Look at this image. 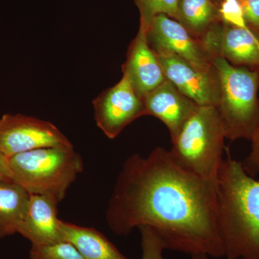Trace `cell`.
I'll use <instances>...</instances> for the list:
<instances>
[{"mask_svg":"<svg viewBox=\"0 0 259 259\" xmlns=\"http://www.w3.org/2000/svg\"><path fill=\"white\" fill-rule=\"evenodd\" d=\"M141 15L140 25L147 30L152 19L158 15H166L177 20L178 0H135Z\"/></svg>","mask_w":259,"mask_h":259,"instance_id":"obj_17","label":"cell"},{"mask_svg":"<svg viewBox=\"0 0 259 259\" xmlns=\"http://www.w3.org/2000/svg\"><path fill=\"white\" fill-rule=\"evenodd\" d=\"M30 254L31 259H85L66 241L47 246H32Z\"/></svg>","mask_w":259,"mask_h":259,"instance_id":"obj_18","label":"cell"},{"mask_svg":"<svg viewBox=\"0 0 259 259\" xmlns=\"http://www.w3.org/2000/svg\"><path fill=\"white\" fill-rule=\"evenodd\" d=\"M139 229L141 235V259H164L163 256V250H166L164 245L152 228L143 226H140Z\"/></svg>","mask_w":259,"mask_h":259,"instance_id":"obj_19","label":"cell"},{"mask_svg":"<svg viewBox=\"0 0 259 259\" xmlns=\"http://www.w3.org/2000/svg\"><path fill=\"white\" fill-rule=\"evenodd\" d=\"M142 99L146 115H152L162 121L169 131L171 141L197 106L167 79Z\"/></svg>","mask_w":259,"mask_h":259,"instance_id":"obj_13","label":"cell"},{"mask_svg":"<svg viewBox=\"0 0 259 259\" xmlns=\"http://www.w3.org/2000/svg\"><path fill=\"white\" fill-rule=\"evenodd\" d=\"M217 180L218 224L228 259H259V182L226 148Z\"/></svg>","mask_w":259,"mask_h":259,"instance_id":"obj_2","label":"cell"},{"mask_svg":"<svg viewBox=\"0 0 259 259\" xmlns=\"http://www.w3.org/2000/svg\"><path fill=\"white\" fill-rule=\"evenodd\" d=\"M155 53L166 79L181 93L199 106L218 107L221 86L214 65L202 67L168 51Z\"/></svg>","mask_w":259,"mask_h":259,"instance_id":"obj_7","label":"cell"},{"mask_svg":"<svg viewBox=\"0 0 259 259\" xmlns=\"http://www.w3.org/2000/svg\"><path fill=\"white\" fill-rule=\"evenodd\" d=\"M122 73L141 98L166 79L155 51L148 44L147 30L140 25L130 44Z\"/></svg>","mask_w":259,"mask_h":259,"instance_id":"obj_11","label":"cell"},{"mask_svg":"<svg viewBox=\"0 0 259 259\" xmlns=\"http://www.w3.org/2000/svg\"><path fill=\"white\" fill-rule=\"evenodd\" d=\"M30 194L13 182L0 180V239L18 233Z\"/></svg>","mask_w":259,"mask_h":259,"instance_id":"obj_15","label":"cell"},{"mask_svg":"<svg viewBox=\"0 0 259 259\" xmlns=\"http://www.w3.org/2000/svg\"><path fill=\"white\" fill-rule=\"evenodd\" d=\"M0 180L13 182L9 167V158L0 152Z\"/></svg>","mask_w":259,"mask_h":259,"instance_id":"obj_23","label":"cell"},{"mask_svg":"<svg viewBox=\"0 0 259 259\" xmlns=\"http://www.w3.org/2000/svg\"><path fill=\"white\" fill-rule=\"evenodd\" d=\"M226 130L217 107H196L168 151L172 161L185 171L217 182L226 150Z\"/></svg>","mask_w":259,"mask_h":259,"instance_id":"obj_3","label":"cell"},{"mask_svg":"<svg viewBox=\"0 0 259 259\" xmlns=\"http://www.w3.org/2000/svg\"><path fill=\"white\" fill-rule=\"evenodd\" d=\"M245 22L252 30L259 33V0H238Z\"/></svg>","mask_w":259,"mask_h":259,"instance_id":"obj_22","label":"cell"},{"mask_svg":"<svg viewBox=\"0 0 259 259\" xmlns=\"http://www.w3.org/2000/svg\"><path fill=\"white\" fill-rule=\"evenodd\" d=\"M213 2H214L215 4H217L218 6H219L220 3L222 2V0H212Z\"/></svg>","mask_w":259,"mask_h":259,"instance_id":"obj_25","label":"cell"},{"mask_svg":"<svg viewBox=\"0 0 259 259\" xmlns=\"http://www.w3.org/2000/svg\"><path fill=\"white\" fill-rule=\"evenodd\" d=\"M192 259H208V255L204 253H197V254L191 255Z\"/></svg>","mask_w":259,"mask_h":259,"instance_id":"obj_24","label":"cell"},{"mask_svg":"<svg viewBox=\"0 0 259 259\" xmlns=\"http://www.w3.org/2000/svg\"><path fill=\"white\" fill-rule=\"evenodd\" d=\"M12 180L30 194L54 197L59 202L83 171L82 158L74 146L37 148L9 158Z\"/></svg>","mask_w":259,"mask_h":259,"instance_id":"obj_4","label":"cell"},{"mask_svg":"<svg viewBox=\"0 0 259 259\" xmlns=\"http://www.w3.org/2000/svg\"><path fill=\"white\" fill-rule=\"evenodd\" d=\"M177 20L199 40L221 21L219 6L212 0H178Z\"/></svg>","mask_w":259,"mask_h":259,"instance_id":"obj_16","label":"cell"},{"mask_svg":"<svg viewBox=\"0 0 259 259\" xmlns=\"http://www.w3.org/2000/svg\"><path fill=\"white\" fill-rule=\"evenodd\" d=\"M54 197L30 194L28 208L18 233L31 243L32 246H47L64 241L60 221L58 218V204Z\"/></svg>","mask_w":259,"mask_h":259,"instance_id":"obj_12","label":"cell"},{"mask_svg":"<svg viewBox=\"0 0 259 259\" xmlns=\"http://www.w3.org/2000/svg\"><path fill=\"white\" fill-rule=\"evenodd\" d=\"M212 64L219 76L221 95L217 108L226 139L251 140L259 120L258 73L237 67L218 56L212 59Z\"/></svg>","mask_w":259,"mask_h":259,"instance_id":"obj_5","label":"cell"},{"mask_svg":"<svg viewBox=\"0 0 259 259\" xmlns=\"http://www.w3.org/2000/svg\"><path fill=\"white\" fill-rule=\"evenodd\" d=\"M72 146L49 121L20 114H6L0 118V152L8 158L37 148Z\"/></svg>","mask_w":259,"mask_h":259,"instance_id":"obj_6","label":"cell"},{"mask_svg":"<svg viewBox=\"0 0 259 259\" xmlns=\"http://www.w3.org/2000/svg\"><path fill=\"white\" fill-rule=\"evenodd\" d=\"M252 148L249 156L241 162L245 171L250 177L259 174V120L252 139Z\"/></svg>","mask_w":259,"mask_h":259,"instance_id":"obj_21","label":"cell"},{"mask_svg":"<svg viewBox=\"0 0 259 259\" xmlns=\"http://www.w3.org/2000/svg\"><path fill=\"white\" fill-rule=\"evenodd\" d=\"M64 241L73 245L85 259H127L107 239L93 228H87L60 221Z\"/></svg>","mask_w":259,"mask_h":259,"instance_id":"obj_14","label":"cell"},{"mask_svg":"<svg viewBox=\"0 0 259 259\" xmlns=\"http://www.w3.org/2000/svg\"><path fill=\"white\" fill-rule=\"evenodd\" d=\"M107 225L118 236L146 226L165 249L187 254L225 256L218 224L217 182L177 166L163 147L124 162L106 212Z\"/></svg>","mask_w":259,"mask_h":259,"instance_id":"obj_1","label":"cell"},{"mask_svg":"<svg viewBox=\"0 0 259 259\" xmlns=\"http://www.w3.org/2000/svg\"><path fill=\"white\" fill-rule=\"evenodd\" d=\"M147 38L154 51L173 53L202 67L213 66L212 57L202 42L191 35L180 22L166 15H158L152 19L147 28Z\"/></svg>","mask_w":259,"mask_h":259,"instance_id":"obj_10","label":"cell"},{"mask_svg":"<svg viewBox=\"0 0 259 259\" xmlns=\"http://www.w3.org/2000/svg\"><path fill=\"white\" fill-rule=\"evenodd\" d=\"M212 56L231 64L259 67V37L250 28L233 26L219 21L199 39Z\"/></svg>","mask_w":259,"mask_h":259,"instance_id":"obj_9","label":"cell"},{"mask_svg":"<svg viewBox=\"0 0 259 259\" xmlns=\"http://www.w3.org/2000/svg\"><path fill=\"white\" fill-rule=\"evenodd\" d=\"M219 15L221 21L228 25L242 28L248 27L238 0H222L219 5Z\"/></svg>","mask_w":259,"mask_h":259,"instance_id":"obj_20","label":"cell"},{"mask_svg":"<svg viewBox=\"0 0 259 259\" xmlns=\"http://www.w3.org/2000/svg\"><path fill=\"white\" fill-rule=\"evenodd\" d=\"M97 126L114 139L141 116L146 115L143 99L125 75L119 82L102 92L93 101Z\"/></svg>","mask_w":259,"mask_h":259,"instance_id":"obj_8","label":"cell"}]
</instances>
